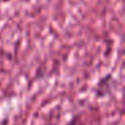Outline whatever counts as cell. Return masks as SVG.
I'll use <instances>...</instances> for the list:
<instances>
[]
</instances>
